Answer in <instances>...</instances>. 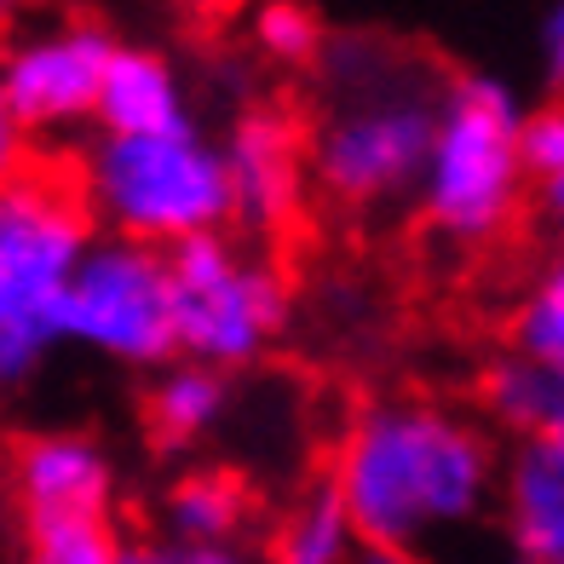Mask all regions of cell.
Masks as SVG:
<instances>
[{
	"label": "cell",
	"mask_w": 564,
	"mask_h": 564,
	"mask_svg": "<svg viewBox=\"0 0 564 564\" xmlns=\"http://www.w3.org/2000/svg\"><path fill=\"white\" fill-rule=\"evenodd\" d=\"M7 380H12V369H7V357H0V387H7Z\"/></svg>",
	"instance_id": "cell-27"
},
{
	"label": "cell",
	"mask_w": 564,
	"mask_h": 564,
	"mask_svg": "<svg viewBox=\"0 0 564 564\" xmlns=\"http://www.w3.org/2000/svg\"><path fill=\"white\" fill-rule=\"evenodd\" d=\"M82 214L105 225V237L144 248H178L230 225L225 156L202 127L173 133H98L82 150Z\"/></svg>",
	"instance_id": "cell-3"
},
{
	"label": "cell",
	"mask_w": 564,
	"mask_h": 564,
	"mask_svg": "<svg viewBox=\"0 0 564 564\" xmlns=\"http://www.w3.org/2000/svg\"><path fill=\"white\" fill-rule=\"evenodd\" d=\"M519 98L490 75H460L438 98V127L421 167V219L444 242L484 248L519 219L524 162H519Z\"/></svg>",
	"instance_id": "cell-4"
},
{
	"label": "cell",
	"mask_w": 564,
	"mask_h": 564,
	"mask_svg": "<svg viewBox=\"0 0 564 564\" xmlns=\"http://www.w3.org/2000/svg\"><path fill=\"white\" fill-rule=\"evenodd\" d=\"M351 547H357V535L346 524L340 501L328 496V484H317V490L282 519L271 564H346Z\"/></svg>",
	"instance_id": "cell-17"
},
{
	"label": "cell",
	"mask_w": 564,
	"mask_h": 564,
	"mask_svg": "<svg viewBox=\"0 0 564 564\" xmlns=\"http://www.w3.org/2000/svg\"><path fill=\"white\" fill-rule=\"evenodd\" d=\"M116 46L121 41L93 18H53L23 30L0 53V87H7L23 133H75V127H87Z\"/></svg>",
	"instance_id": "cell-8"
},
{
	"label": "cell",
	"mask_w": 564,
	"mask_h": 564,
	"mask_svg": "<svg viewBox=\"0 0 564 564\" xmlns=\"http://www.w3.org/2000/svg\"><path fill=\"white\" fill-rule=\"evenodd\" d=\"M23 173H30V133H23L7 87H0V185H18Z\"/></svg>",
	"instance_id": "cell-22"
},
{
	"label": "cell",
	"mask_w": 564,
	"mask_h": 564,
	"mask_svg": "<svg viewBox=\"0 0 564 564\" xmlns=\"http://www.w3.org/2000/svg\"><path fill=\"white\" fill-rule=\"evenodd\" d=\"M323 41H328L323 18L305 7V0H260V12H253V46H260L271 64L305 69V64H317Z\"/></svg>",
	"instance_id": "cell-19"
},
{
	"label": "cell",
	"mask_w": 564,
	"mask_h": 564,
	"mask_svg": "<svg viewBox=\"0 0 564 564\" xmlns=\"http://www.w3.org/2000/svg\"><path fill=\"white\" fill-rule=\"evenodd\" d=\"M248 524V490L242 478H230L219 467H191L162 490V530L167 542L191 547H225L237 542Z\"/></svg>",
	"instance_id": "cell-15"
},
{
	"label": "cell",
	"mask_w": 564,
	"mask_h": 564,
	"mask_svg": "<svg viewBox=\"0 0 564 564\" xmlns=\"http://www.w3.org/2000/svg\"><path fill=\"white\" fill-rule=\"evenodd\" d=\"M542 214H547V225H553L558 237H564V173L542 185Z\"/></svg>",
	"instance_id": "cell-25"
},
{
	"label": "cell",
	"mask_w": 564,
	"mask_h": 564,
	"mask_svg": "<svg viewBox=\"0 0 564 564\" xmlns=\"http://www.w3.org/2000/svg\"><path fill=\"white\" fill-rule=\"evenodd\" d=\"M12 501L23 519L53 512H110L116 501V460L87 432H30L12 449Z\"/></svg>",
	"instance_id": "cell-10"
},
{
	"label": "cell",
	"mask_w": 564,
	"mask_h": 564,
	"mask_svg": "<svg viewBox=\"0 0 564 564\" xmlns=\"http://www.w3.org/2000/svg\"><path fill=\"white\" fill-rule=\"evenodd\" d=\"M323 110L305 133V178L351 214L421 185L444 82L387 41H323Z\"/></svg>",
	"instance_id": "cell-2"
},
{
	"label": "cell",
	"mask_w": 564,
	"mask_h": 564,
	"mask_svg": "<svg viewBox=\"0 0 564 564\" xmlns=\"http://www.w3.org/2000/svg\"><path fill=\"white\" fill-rule=\"evenodd\" d=\"M346 564H426L415 547H380V542H357Z\"/></svg>",
	"instance_id": "cell-24"
},
{
	"label": "cell",
	"mask_w": 564,
	"mask_h": 564,
	"mask_svg": "<svg viewBox=\"0 0 564 564\" xmlns=\"http://www.w3.org/2000/svg\"><path fill=\"white\" fill-rule=\"evenodd\" d=\"M173 7H185V12H196V18H214V12H230L237 0H173Z\"/></svg>",
	"instance_id": "cell-26"
},
{
	"label": "cell",
	"mask_w": 564,
	"mask_h": 564,
	"mask_svg": "<svg viewBox=\"0 0 564 564\" xmlns=\"http://www.w3.org/2000/svg\"><path fill=\"white\" fill-rule=\"evenodd\" d=\"M225 409H230V375L191 364V357L162 364V375L144 392V421L156 432V444H167V449L202 444L225 421Z\"/></svg>",
	"instance_id": "cell-14"
},
{
	"label": "cell",
	"mask_w": 564,
	"mask_h": 564,
	"mask_svg": "<svg viewBox=\"0 0 564 564\" xmlns=\"http://www.w3.org/2000/svg\"><path fill=\"white\" fill-rule=\"evenodd\" d=\"M501 460L473 415L432 398H375L340 432L328 496L357 542L426 547L496 501Z\"/></svg>",
	"instance_id": "cell-1"
},
{
	"label": "cell",
	"mask_w": 564,
	"mask_h": 564,
	"mask_svg": "<svg viewBox=\"0 0 564 564\" xmlns=\"http://www.w3.org/2000/svg\"><path fill=\"white\" fill-rule=\"evenodd\" d=\"M87 242L93 219L69 191L30 173L0 185V357L12 380L58 346V300Z\"/></svg>",
	"instance_id": "cell-5"
},
{
	"label": "cell",
	"mask_w": 564,
	"mask_h": 564,
	"mask_svg": "<svg viewBox=\"0 0 564 564\" xmlns=\"http://www.w3.org/2000/svg\"><path fill=\"white\" fill-rule=\"evenodd\" d=\"M519 162H524V178H535V185L564 173V105H542L519 116Z\"/></svg>",
	"instance_id": "cell-20"
},
{
	"label": "cell",
	"mask_w": 564,
	"mask_h": 564,
	"mask_svg": "<svg viewBox=\"0 0 564 564\" xmlns=\"http://www.w3.org/2000/svg\"><path fill=\"white\" fill-rule=\"evenodd\" d=\"M93 121L105 133H173V127H191V98L178 69L150 53V46H116L110 69H105V87H98V105Z\"/></svg>",
	"instance_id": "cell-12"
},
{
	"label": "cell",
	"mask_w": 564,
	"mask_h": 564,
	"mask_svg": "<svg viewBox=\"0 0 564 564\" xmlns=\"http://www.w3.org/2000/svg\"><path fill=\"white\" fill-rule=\"evenodd\" d=\"M225 185H230V219L276 237L305 208V133L282 110H248L237 116L230 139L219 144Z\"/></svg>",
	"instance_id": "cell-9"
},
{
	"label": "cell",
	"mask_w": 564,
	"mask_h": 564,
	"mask_svg": "<svg viewBox=\"0 0 564 564\" xmlns=\"http://www.w3.org/2000/svg\"><path fill=\"white\" fill-rule=\"evenodd\" d=\"M496 496L519 564H564V444H519Z\"/></svg>",
	"instance_id": "cell-11"
},
{
	"label": "cell",
	"mask_w": 564,
	"mask_h": 564,
	"mask_svg": "<svg viewBox=\"0 0 564 564\" xmlns=\"http://www.w3.org/2000/svg\"><path fill=\"white\" fill-rule=\"evenodd\" d=\"M64 340L93 357H110L121 369L173 364L178 340L167 253L127 237H93L58 300V346Z\"/></svg>",
	"instance_id": "cell-7"
},
{
	"label": "cell",
	"mask_w": 564,
	"mask_h": 564,
	"mask_svg": "<svg viewBox=\"0 0 564 564\" xmlns=\"http://www.w3.org/2000/svg\"><path fill=\"white\" fill-rule=\"evenodd\" d=\"M542 64H547L553 82L564 87V0H553V12L542 23Z\"/></svg>",
	"instance_id": "cell-23"
},
{
	"label": "cell",
	"mask_w": 564,
	"mask_h": 564,
	"mask_svg": "<svg viewBox=\"0 0 564 564\" xmlns=\"http://www.w3.org/2000/svg\"><path fill=\"white\" fill-rule=\"evenodd\" d=\"M478 398L496 426L519 432V444H564V369L507 351L484 369Z\"/></svg>",
	"instance_id": "cell-13"
},
{
	"label": "cell",
	"mask_w": 564,
	"mask_h": 564,
	"mask_svg": "<svg viewBox=\"0 0 564 564\" xmlns=\"http://www.w3.org/2000/svg\"><path fill=\"white\" fill-rule=\"evenodd\" d=\"M512 351L530 364L564 369V253H553L524 289L519 312H512Z\"/></svg>",
	"instance_id": "cell-18"
},
{
	"label": "cell",
	"mask_w": 564,
	"mask_h": 564,
	"mask_svg": "<svg viewBox=\"0 0 564 564\" xmlns=\"http://www.w3.org/2000/svg\"><path fill=\"white\" fill-rule=\"evenodd\" d=\"M121 564H260L253 553H242L237 542L225 547H191V542H121Z\"/></svg>",
	"instance_id": "cell-21"
},
{
	"label": "cell",
	"mask_w": 564,
	"mask_h": 564,
	"mask_svg": "<svg viewBox=\"0 0 564 564\" xmlns=\"http://www.w3.org/2000/svg\"><path fill=\"white\" fill-rule=\"evenodd\" d=\"M167 276H173V340L178 357H191V364H208L219 375L248 369L289 328L282 271H271L265 260H248L225 230L167 248Z\"/></svg>",
	"instance_id": "cell-6"
},
{
	"label": "cell",
	"mask_w": 564,
	"mask_h": 564,
	"mask_svg": "<svg viewBox=\"0 0 564 564\" xmlns=\"http://www.w3.org/2000/svg\"><path fill=\"white\" fill-rule=\"evenodd\" d=\"M23 564H121V535L110 512L23 519Z\"/></svg>",
	"instance_id": "cell-16"
}]
</instances>
